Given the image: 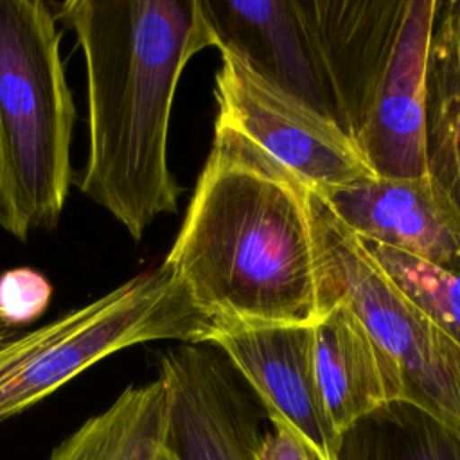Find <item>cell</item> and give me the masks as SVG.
Wrapping results in <instances>:
<instances>
[{"label":"cell","instance_id":"17","mask_svg":"<svg viewBox=\"0 0 460 460\" xmlns=\"http://www.w3.org/2000/svg\"><path fill=\"white\" fill-rule=\"evenodd\" d=\"M428 93L460 101V14L438 2L428 54Z\"/></svg>","mask_w":460,"mask_h":460},{"label":"cell","instance_id":"6","mask_svg":"<svg viewBox=\"0 0 460 460\" xmlns=\"http://www.w3.org/2000/svg\"><path fill=\"white\" fill-rule=\"evenodd\" d=\"M307 210L320 293V316L345 304L392 358L404 402L419 408L460 440V345L419 311L370 253L307 187Z\"/></svg>","mask_w":460,"mask_h":460},{"label":"cell","instance_id":"20","mask_svg":"<svg viewBox=\"0 0 460 460\" xmlns=\"http://www.w3.org/2000/svg\"><path fill=\"white\" fill-rule=\"evenodd\" d=\"M18 332H16V327L5 318V314L0 311V343L2 341H5V340H9V338H13V336H16Z\"/></svg>","mask_w":460,"mask_h":460},{"label":"cell","instance_id":"21","mask_svg":"<svg viewBox=\"0 0 460 460\" xmlns=\"http://www.w3.org/2000/svg\"><path fill=\"white\" fill-rule=\"evenodd\" d=\"M158 460H178L176 456H174V453L172 451H169L167 447H164V451L160 453V456H158Z\"/></svg>","mask_w":460,"mask_h":460},{"label":"cell","instance_id":"9","mask_svg":"<svg viewBox=\"0 0 460 460\" xmlns=\"http://www.w3.org/2000/svg\"><path fill=\"white\" fill-rule=\"evenodd\" d=\"M207 343L230 359L268 420L296 433L316 460H341L343 438L327 417L316 381L313 323L232 327Z\"/></svg>","mask_w":460,"mask_h":460},{"label":"cell","instance_id":"11","mask_svg":"<svg viewBox=\"0 0 460 460\" xmlns=\"http://www.w3.org/2000/svg\"><path fill=\"white\" fill-rule=\"evenodd\" d=\"M199 5L219 50H232L259 75L338 122L332 90L296 0H199Z\"/></svg>","mask_w":460,"mask_h":460},{"label":"cell","instance_id":"13","mask_svg":"<svg viewBox=\"0 0 460 460\" xmlns=\"http://www.w3.org/2000/svg\"><path fill=\"white\" fill-rule=\"evenodd\" d=\"M167 435V390L155 381L128 386L104 411L90 417L50 460H158Z\"/></svg>","mask_w":460,"mask_h":460},{"label":"cell","instance_id":"3","mask_svg":"<svg viewBox=\"0 0 460 460\" xmlns=\"http://www.w3.org/2000/svg\"><path fill=\"white\" fill-rule=\"evenodd\" d=\"M340 128L376 176L428 174V54L437 0H296Z\"/></svg>","mask_w":460,"mask_h":460},{"label":"cell","instance_id":"18","mask_svg":"<svg viewBox=\"0 0 460 460\" xmlns=\"http://www.w3.org/2000/svg\"><path fill=\"white\" fill-rule=\"evenodd\" d=\"M50 298V284L32 270H11L0 277V311L16 327L38 318Z\"/></svg>","mask_w":460,"mask_h":460},{"label":"cell","instance_id":"14","mask_svg":"<svg viewBox=\"0 0 460 460\" xmlns=\"http://www.w3.org/2000/svg\"><path fill=\"white\" fill-rule=\"evenodd\" d=\"M345 437L368 446L370 460H460V440L408 402L388 404Z\"/></svg>","mask_w":460,"mask_h":460},{"label":"cell","instance_id":"5","mask_svg":"<svg viewBox=\"0 0 460 460\" xmlns=\"http://www.w3.org/2000/svg\"><path fill=\"white\" fill-rule=\"evenodd\" d=\"M214 332V323L162 262L101 298L18 334L0 368V424L113 352L155 340L205 343Z\"/></svg>","mask_w":460,"mask_h":460},{"label":"cell","instance_id":"10","mask_svg":"<svg viewBox=\"0 0 460 460\" xmlns=\"http://www.w3.org/2000/svg\"><path fill=\"white\" fill-rule=\"evenodd\" d=\"M318 194L359 239L460 273V214L429 174L372 176Z\"/></svg>","mask_w":460,"mask_h":460},{"label":"cell","instance_id":"15","mask_svg":"<svg viewBox=\"0 0 460 460\" xmlns=\"http://www.w3.org/2000/svg\"><path fill=\"white\" fill-rule=\"evenodd\" d=\"M359 241L397 289L460 345V273L374 241Z\"/></svg>","mask_w":460,"mask_h":460},{"label":"cell","instance_id":"19","mask_svg":"<svg viewBox=\"0 0 460 460\" xmlns=\"http://www.w3.org/2000/svg\"><path fill=\"white\" fill-rule=\"evenodd\" d=\"M270 424L259 437L253 460H316L305 442L288 426L277 420H270Z\"/></svg>","mask_w":460,"mask_h":460},{"label":"cell","instance_id":"4","mask_svg":"<svg viewBox=\"0 0 460 460\" xmlns=\"http://www.w3.org/2000/svg\"><path fill=\"white\" fill-rule=\"evenodd\" d=\"M74 122L54 5L0 0V228L18 241L59 223Z\"/></svg>","mask_w":460,"mask_h":460},{"label":"cell","instance_id":"12","mask_svg":"<svg viewBox=\"0 0 460 460\" xmlns=\"http://www.w3.org/2000/svg\"><path fill=\"white\" fill-rule=\"evenodd\" d=\"M313 334L320 395L341 438L372 413L404 402L399 368L350 307L334 304L313 323Z\"/></svg>","mask_w":460,"mask_h":460},{"label":"cell","instance_id":"2","mask_svg":"<svg viewBox=\"0 0 460 460\" xmlns=\"http://www.w3.org/2000/svg\"><path fill=\"white\" fill-rule=\"evenodd\" d=\"M164 264L214 334L320 318L307 185L223 124Z\"/></svg>","mask_w":460,"mask_h":460},{"label":"cell","instance_id":"8","mask_svg":"<svg viewBox=\"0 0 460 460\" xmlns=\"http://www.w3.org/2000/svg\"><path fill=\"white\" fill-rule=\"evenodd\" d=\"M167 390L165 447L178 460H253L262 433L259 401L212 343H183L160 356Z\"/></svg>","mask_w":460,"mask_h":460},{"label":"cell","instance_id":"16","mask_svg":"<svg viewBox=\"0 0 460 460\" xmlns=\"http://www.w3.org/2000/svg\"><path fill=\"white\" fill-rule=\"evenodd\" d=\"M428 174L460 214V101L428 93Z\"/></svg>","mask_w":460,"mask_h":460},{"label":"cell","instance_id":"22","mask_svg":"<svg viewBox=\"0 0 460 460\" xmlns=\"http://www.w3.org/2000/svg\"><path fill=\"white\" fill-rule=\"evenodd\" d=\"M451 5H453V9L460 14V0H451Z\"/></svg>","mask_w":460,"mask_h":460},{"label":"cell","instance_id":"7","mask_svg":"<svg viewBox=\"0 0 460 460\" xmlns=\"http://www.w3.org/2000/svg\"><path fill=\"white\" fill-rule=\"evenodd\" d=\"M216 124L239 131L316 192L376 176L354 140L329 117L221 49Z\"/></svg>","mask_w":460,"mask_h":460},{"label":"cell","instance_id":"1","mask_svg":"<svg viewBox=\"0 0 460 460\" xmlns=\"http://www.w3.org/2000/svg\"><path fill=\"white\" fill-rule=\"evenodd\" d=\"M83 52L88 153L79 189L140 241L178 208L167 144L183 68L216 47L199 0H68L52 4Z\"/></svg>","mask_w":460,"mask_h":460}]
</instances>
